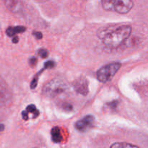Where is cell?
Instances as JSON below:
<instances>
[{"instance_id":"obj_1","label":"cell","mask_w":148,"mask_h":148,"mask_svg":"<svg viewBox=\"0 0 148 148\" xmlns=\"http://www.w3.org/2000/svg\"><path fill=\"white\" fill-rule=\"evenodd\" d=\"M131 32L130 25H119L103 27L98 30L97 35L107 46L117 47L130 37Z\"/></svg>"},{"instance_id":"obj_2","label":"cell","mask_w":148,"mask_h":148,"mask_svg":"<svg viewBox=\"0 0 148 148\" xmlns=\"http://www.w3.org/2000/svg\"><path fill=\"white\" fill-rule=\"evenodd\" d=\"M101 3L106 10L121 14L129 12L134 6L132 0H101Z\"/></svg>"},{"instance_id":"obj_3","label":"cell","mask_w":148,"mask_h":148,"mask_svg":"<svg viewBox=\"0 0 148 148\" xmlns=\"http://www.w3.org/2000/svg\"><path fill=\"white\" fill-rule=\"evenodd\" d=\"M67 88V84L64 79H53L44 85L43 92L49 97H54L62 92H64Z\"/></svg>"},{"instance_id":"obj_4","label":"cell","mask_w":148,"mask_h":148,"mask_svg":"<svg viewBox=\"0 0 148 148\" xmlns=\"http://www.w3.org/2000/svg\"><path fill=\"white\" fill-rule=\"evenodd\" d=\"M120 62H111L100 68L96 72L97 79L102 82L110 81L121 67Z\"/></svg>"},{"instance_id":"obj_5","label":"cell","mask_w":148,"mask_h":148,"mask_svg":"<svg viewBox=\"0 0 148 148\" xmlns=\"http://www.w3.org/2000/svg\"><path fill=\"white\" fill-rule=\"evenodd\" d=\"M12 93L4 79L0 77V106L7 105L11 101Z\"/></svg>"},{"instance_id":"obj_6","label":"cell","mask_w":148,"mask_h":148,"mask_svg":"<svg viewBox=\"0 0 148 148\" xmlns=\"http://www.w3.org/2000/svg\"><path fill=\"white\" fill-rule=\"evenodd\" d=\"M94 118L93 116L92 115H87L85 117H83L81 119L78 120L76 123H75V127L77 130H79L81 132L86 131L89 128L92 127L94 122Z\"/></svg>"},{"instance_id":"obj_7","label":"cell","mask_w":148,"mask_h":148,"mask_svg":"<svg viewBox=\"0 0 148 148\" xmlns=\"http://www.w3.org/2000/svg\"><path fill=\"white\" fill-rule=\"evenodd\" d=\"M74 88L76 91L82 95H87L88 92V82L85 78H79L74 82Z\"/></svg>"},{"instance_id":"obj_8","label":"cell","mask_w":148,"mask_h":148,"mask_svg":"<svg viewBox=\"0 0 148 148\" xmlns=\"http://www.w3.org/2000/svg\"><path fill=\"white\" fill-rule=\"evenodd\" d=\"M52 140L56 143H59L62 140V135L60 129L58 127H53L51 130Z\"/></svg>"},{"instance_id":"obj_9","label":"cell","mask_w":148,"mask_h":148,"mask_svg":"<svg viewBox=\"0 0 148 148\" xmlns=\"http://www.w3.org/2000/svg\"><path fill=\"white\" fill-rule=\"evenodd\" d=\"M7 7L12 12H17L20 8V0H4Z\"/></svg>"},{"instance_id":"obj_10","label":"cell","mask_w":148,"mask_h":148,"mask_svg":"<svg viewBox=\"0 0 148 148\" xmlns=\"http://www.w3.org/2000/svg\"><path fill=\"white\" fill-rule=\"evenodd\" d=\"M26 30V27L24 26H15V27H9L6 30V33L9 36H13L14 34L18 33H22Z\"/></svg>"},{"instance_id":"obj_11","label":"cell","mask_w":148,"mask_h":148,"mask_svg":"<svg viewBox=\"0 0 148 148\" xmlns=\"http://www.w3.org/2000/svg\"><path fill=\"white\" fill-rule=\"evenodd\" d=\"M26 110L27 111V112L33 113V118H36V117L39 115V111H38V109L36 108V106H35L34 104H30V105L27 106Z\"/></svg>"},{"instance_id":"obj_12","label":"cell","mask_w":148,"mask_h":148,"mask_svg":"<svg viewBox=\"0 0 148 148\" xmlns=\"http://www.w3.org/2000/svg\"><path fill=\"white\" fill-rule=\"evenodd\" d=\"M111 147H137V145H134L130 144V143H116L113 144L111 146Z\"/></svg>"},{"instance_id":"obj_13","label":"cell","mask_w":148,"mask_h":148,"mask_svg":"<svg viewBox=\"0 0 148 148\" xmlns=\"http://www.w3.org/2000/svg\"><path fill=\"white\" fill-rule=\"evenodd\" d=\"M38 54L40 55L41 57L46 58L47 57L48 55H49V51H48L47 49H40L38 51Z\"/></svg>"},{"instance_id":"obj_14","label":"cell","mask_w":148,"mask_h":148,"mask_svg":"<svg viewBox=\"0 0 148 148\" xmlns=\"http://www.w3.org/2000/svg\"><path fill=\"white\" fill-rule=\"evenodd\" d=\"M54 65H55L54 62H53V61H48V62L45 64L44 66L45 67L47 68V67H53Z\"/></svg>"},{"instance_id":"obj_15","label":"cell","mask_w":148,"mask_h":148,"mask_svg":"<svg viewBox=\"0 0 148 148\" xmlns=\"http://www.w3.org/2000/svg\"><path fill=\"white\" fill-rule=\"evenodd\" d=\"M33 34L34 35V36H36V37L38 39H40L42 37H43V35H42V33H40V32H39V31L33 32Z\"/></svg>"},{"instance_id":"obj_16","label":"cell","mask_w":148,"mask_h":148,"mask_svg":"<svg viewBox=\"0 0 148 148\" xmlns=\"http://www.w3.org/2000/svg\"><path fill=\"white\" fill-rule=\"evenodd\" d=\"M22 116H23V118L25 120L28 119V114H27V111H23L22 112Z\"/></svg>"},{"instance_id":"obj_17","label":"cell","mask_w":148,"mask_h":148,"mask_svg":"<svg viewBox=\"0 0 148 148\" xmlns=\"http://www.w3.org/2000/svg\"><path fill=\"white\" fill-rule=\"evenodd\" d=\"M18 40H19V38L17 37V36H14V37L12 38V42L13 43H16L18 42Z\"/></svg>"},{"instance_id":"obj_18","label":"cell","mask_w":148,"mask_h":148,"mask_svg":"<svg viewBox=\"0 0 148 148\" xmlns=\"http://www.w3.org/2000/svg\"><path fill=\"white\" fill-rule=\"evenodd\" d=\"M38 1H46V0H38Z\"/></svg>"}]
</instances>
